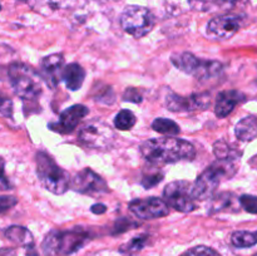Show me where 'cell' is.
I'll use <instances>...</instances> for the list:
<instances>
[{
  "mask_svg": "<svg viewBox=\"0 0 257 256\" xmlns=\"http://www.w3.org/2000/svg\"><path fill=\"white\" fill-rule=\"evenodd\" d=\"M140 151L143 158L153 166L193 161L196 157V150L192 143L173 137L152 138L145 141L141 145Z\"/></svg>",
  "mask_w": 257,
  "mask_h": 256,
  "instance_id": "obj_1",
  "label": "cell"
},
{
  "mask_svg": "<svg viewBox=\"0 0 257 256\" xmlns=\"http://www.w3.org/2000/svg\"><path fill=\"white\" fill-rule=\"evenodd\" d=\"M237 160H217L208 166L197 177L192 186L195 200H208L215 195L223 178L230 180L237 172Z\"/></svg>",
  "mask_w": 257,
  "mask_h": 256,
  "instance_id": "obj_2",
  "label": "cell"
},
{
  "mask_svg": "<svg viewBox=\"0 0 257 256\" xmlns=\"http://www.w3.org/2000/svg\"><path fill=\"white\" fill-rule=\"evenodd\" d=\"M8 79L15 94L23 100H37L42 94L43 79L30 65L13 62L7 70Z\"/></svg>",
  "mask_w": 257,
  "mask_h": 256,
  "instance_id": "obj_3",
  "label": "cell"
},
{
  "mask_svg": "<svg viewBox=\"0 0 257 256\" xmlns=\"http://www.w3.org/2000/svg\"><path fill=\"white\" fill-rule=\"evenodd\" d=\"M89 240V233L82 228L73 230H52L42 242L45 256H69L77 252Z\"/></svg>",
  "mask_w": 257,
  "mask_h": 256,
  "instance_id": "obj_4",
  "label": "cell"
},
{
  "mask_svg": "<svg viewBox=\"0 0 257 256\" xmlns=\"http://www.w3.org/2000/svg\"><path fill=\"white\" fill-rule=\"evenodd\" d=\"M35 163L39 182L45 190L54 195H63L69 188V175L55 163L52 156L40 151L35 155Z\"/></svg>",
  "mask_w": 257,
  "mask_h": 256,
  "instance_id": "obj_5",
  "label": "cell"
},
{
  "mask_svg": "<svg viewBox=\"0 0 257 256\" xmlns=\"http://www.w3.org/2000/svg\"><path fill=\"white\" fill-rule=\"evenodd\" d=\"M171 62L181 72L200 80L217 77L223 70V65L217 60L201 59L190 52L173 53L171 55Z\"/></svg>",
  "mask_w": 257,
  "mask_h": 256,
  "instance_id": "obj_6",
  "label": "cell"
},
{
  "mask_svg": "<svg viewBox=\"0 0 257 256\" xmlns=\"http://www.w3.org/2000/svg\"><path fill=\"white\" fill-rule=\"evenodd\" d=\"M122 29L133 38H143L152 32L155 27V17L145 7L130 5L125 7L119 18Z\"/></svg>",
  "mask_w": 257,
  "mask_h": 256,
  "instance_id": "obj_7",
  "label": "cell"
},
{
  "mask_svg": "<svg viewBox=\"0 0 257 256\" xmlns=\"http://www.w3.org/2000/svg\"><path fill=\"white\" fill-rule=\"evenodd\" d=\"M114 131L100 119L89 120L78 133V142L92 150H108L114 145Z\"/></svg>",
  "mask_w": 257,
  "mask_h": 256,
  "instance_id": "obj_8",
  "label": "cell"
},
{
  "mask_svg": "<svg viewBox=\"0 0 257 256\" xmlns=\"http://www.w3.org/2000/svg\"><path fill=\"white\" fill-rule=\"evenodd\" d=\"M193 183L188 181H173L163 190V198L168 207L180 212H191L196 208V200L192 196Z\"/></svg>",
  "mask_w": 257,
  "mask_h": 256,
  "instance_id": "obj_9",
  "label": "cell"
},
{
  "mask_svg": "<svg viewBox=\"0 0 257 256\" xmlns=\"http://www.w3.org/2000/svg\"><path fill=\"white\" fill-rule=\"evenodd\" d=\"M166 107L171 112H193L206 109L211 104L210 93H195L188 97L168 92L166 95Z\"/></svg>",
  "mask_w": 257,
  "mask_h": 256,
  "instance_id": "obj_10",
  "label": "cell"
},
{
  "mask_svg": "<svg viewBox=\"0 0 257 256\" xmlns=\"http://www.w3.org/2000/svg\"><path fill=\"white\" fill-rule=\"evenodd\" d=\"M69 186L83 195H102L109 191L107 182L90 168H83L70 180Z\"/></svg>",
  "mask_w": 257,
  "mask_h": 256,
  "instance_id": "obj_11",
  "label": "cell"
},
{
  "mask_svg": "<svg viewBox=\"0 0 257 256\" xmlns=\"http://www.w3.org/2000/svg\"><path fill=\"white\" fill-rule=\"evenodd\" d=\"M131 212L141 220H155L165 217L170 213V207L163 200L158 197L136 198L128 205Z\"/></svg>",
  "mask_w": 257,
  "mask_h": 256,
  "instance_id": "obj_12",
  "label": "cell"
},
{
  "mask_svg": "<svg viewBox=\"0 0 257 256\" xmlns=\"http://www.w3.org/2000/svg\"><path fill=\"white\" fill-rule=\"evenodd\" d=\"M88 113H89V109L85 105L74 104L63 110L59 115V119L57 122H50L48 124V128L54 131V132L60 133V135L72 133Z\"/></svg>",
  "mask_w": 257,
  "mask_h": 256,
  "instance_id": "obj_13",
  "label": "cell"
},
{
  "mask_svg": "<svg viewBox=\"0 0 257 256\" xmlns=\"http://www.w3.org/2000/svg\"><path fill=\"white\" fill-rule=\"evenodd\" d=\"M241 28V18L238 15H218L208 22L207 33L218 39H230Z\"/></svg>",
  "mask_w": 257,
  "mask_h": 256,
  "instance_id": "obj_14",
  "label": "cell"
},
{
  "mask_svg": "<svg viewBox=\"0 0 257 256\" xmlns=\"http://www.w3.org/2000/svg\"><path fill=\"white\" fill-rule=\"evenodd\" d=\"M65 67L63 54H50L44 57L40 63V77L49 87H55L62 80L63 69Z\"/></svg>",
  "mask_w": 257,
  "mask_h": 256,
  "instance_id": "obj_15",
  "label": "cell"
},
{
  "mask_svg": "<svg viewBox=\"0 0 257 256\" xmlns=\"http://www.w3.org/2000/svg\"><path fill=\"white\" fill-rule=\"evenodd\" d=\"M246 99L245 94L238 90L231 89V90H223V92L218 93L217 98H216L215 104V113L218 118H225L228 114L232 113L236 105L242 103Z\"/></svg>",
  "mask_w": 257,
  "mask_h": 256,
  "instance_id": "obj_16",
  "label": "cell"
},
{
  "mask_svg": "<svg viewBox=\"0 0 257 256\" xmlns=\"http://www.w3.org/2000/svg\"><path fill=\"white\" fill-rule=\"evenodd\" d=\"M85 79V70L78 63H70L65 65L63 69L62 80H64L65 85L70 90H78L82 88L83 82Z\"/></svg>",
  "mask_w": 257,
  "mask_h": 256,
  "instance_id": "obj_17",
  "label": "cell"
},
{
  "mask_svg": "<svg viewBox=\"0 0 257 256\" xmlns=\"http://www.w3.org/2000/svg\"><path fill=\"white\" fill-rule=\"evenodd\" d=\"M236 137L243 142H251L257 138V117L247 115L238 120L235 127Z\"/></svg>",
  "mask_w": 257,
  "mask_h": 256,
  "instance_id": "obj_18",
  "label": "cell"
},
{
  "mask_svg": "<svg viewBox=\"0 0 257 256\" xmlns=\"http://www.w3.org/2000/svg\"><path fill=\"white\" fill-rule=\"evenodd\" d=\"M34 12L48 17L69 7V0H28Z\"/></svg>",
  "mask_w": 257,
  "mask_h": 256,
  "instance_id": "obj_19",
  "label": "cell"
},
{
  "mask_svg": "<svg viewBox=\"0 0 257 256\" xmlns=\"http://www.w3.org/2000/svg\"><path fill=\"white\" fill-rule=\"evenodd\" d=\"M236 197L233 193L231 192H222L218 195L213 196L211 200L210 207H208V213L213 215V213H220L223 211H231V208L235 207Z\"/></svg>",
  "mask_w": 257,
  "mask_h": 256,
  "instance_id": "obj_20",
  "label": "cell"
},
{
  "mask_svg": "<svg viewBox=\"0 0 257 256\" xmlns=\"http://www.w3.org/2000/svg\"><path fill=\"white\" fill-rule=\"evenodd\" d=\"M5 236L10 241H13V242L25 246V247H28L30 245H34L32 232L28 228L23 227V226H10L5 231Z\"/></svg>",
  "mask_w": 257,
  "mask_h": 256,
  "instance_id": "obj_21",
  "label": "cell"
},
{
  "mask_svg": "<svg viewBox=\"0 0 257 256\" xmlns=\"http://www.w3.org/2000/svg\"><path fill=\"white\" fill-rule=\"evenodd\" d=\"M152 128L156 132L166 136H177L181 132L180 125L168 118H156L152 123Z\"/></svg>",
  "mask_w": 257,
  "mask_h": 256,
  "instance_id": "obj_22",
  "label": "cell"
},
{
  "mask_svg": "<svg viewBox=\"0 0 257 256\" xmlns=\"http://www.w3.org/2000/svg\"><path fill=\"white\" fill-rule=\"evenodd\" d=\"M213 153L217 160H237L240 158L241 153L237 152L232 146L228 145L225 141H217L213 145Z\"/></svg>",
  "mask_w": 257,
  "mask_h": 256,
  "instance_id": "obj_23",
  "label": "cell"
},
{
  "mask_svg": "<svg viewBox=\"0 0 257 256\" xmlns=\"http://www.w3.org/2000/svg\"><path fill=\"white\" fill-rule=\"evenodd\" d=\"M231 242L235 247L238 248H246L252 247L257 243V237L255 232H250V231H236L231 236Z\"/></svg>",
  "mask_w": 257,
  "mask_h": 256,
  "instance_id": "obj_24",
  "label": "cell"
},
{
  "mask_svg": "<svg viewBox=\"0 0 257 256\" xmlns=\"http://www.w3.org/2000/svg\"><path fill=\"white\" fill-rule=\"evenodd\" d=\"M148 238H150V236L148 235L136 236V237H133L132 240L128 241L127 243L120 246L119 251L127 256L136 255V253H138L141 250H143V248L146 247V245L148 243Z\"/></svg>",
  "mask_w": 257,
  "mask_h": 256,
  "instance_id": "obj_25",
  "label": "cell"
},
{
  "mask_svg": "<svg viewBox=\"0 0 257 256\" xmlns=\"http://www.w3.org/2000/svg\"><path fill=\"white\" fill-rule=\"evenodd\" d=\"M231 0H188L191 8L197 12H212L228 5Z\"/></svg>",
  "mask_w": 257,
  "mask_h": 256,
  "instance_id": "obj_26",
  "label": "cell"
},
{
  "mask_svg": "<svg viewBox=\"0 0 257 256\" xmlns=\"http://www.w3.org/2000/svg\"><path fill=\"white\" fill-rule=\"evenodd\" d=\"M136 123H137V118H136L135 113L130 109H122L120 112H118L114 118L115 128L120 131L132 130Z\"/></svg>",
  "mask_w": 257,
  "mask_h": 256,
  "instance_id": "obj_27",
  "label": "cell"
},
{
  "mask_svg": "<svg viewBox=\"0 0 257 256\" xmlns=\"http://www.w3.org/2000/svg\"><path fill=\"white\" fill-rule=\"evenodd\" d=\"M163 180V173L160 172L158 170L153 171H145L142 176V180H141V183L142 186H145L146 188H152L155 186H157L161 181Z\"/></svg>",
  "mask_w": 257,
  "mask_h": 256,
  "instance_id": "obj_28",
  "label": "cell"
},
{
  "mask_svg": "<svg viewBox=\"0 0 257 256\" xmlns=\"http://www.w3.org/2000/svg\"><path fill=\"white\" fill-rule=\"evenodd\" d=\"M94 99L103 104H112L114 102V93L109 85H103L102 88H94Z\"/></svg>",
  "mask_w": 257,
  "mask_h": 256,
  "instance_id": "obj_29",
  "label": "cell"
},
{
  "mask_svg": "<svg viewBox=\"0 0 257 256\" xmlns=\"http://www.w3.org/2000/svg\"><path fill=\"white\" fill-rule=\"evenodd\" d=\"M181 256H221L213 248L208 247V246H195V247L190 248L186 252H183Z\"/></svg>",
  "mask_w": 257,
  "mask_h": 256,
  "instance_id": "obj_30",
  "label": "cell"
},
{
  "mask_svg": "<svg viewBox=\"0 0 257 256\" xmlns=\"http://www.w3.org/2000/svg\"><path fill=\"white\" fill-rule=\"evenodd\" d=\"M238 203L248 213H257V197L252 195H242L238 198Z\"/></svg>",
  "mask_w": 257,
  "mask_h": 256,
  "instance_id": "obj_31",
  "label": "cell"
},
{
  "mask_svg": "<svg viewBox=\"0 0 257 256\" xmlns=\"http://www.w3.org/2000/svg\"><path fill=\"white\" fill-rule=\"evenodd\" d=\"M122 98L124 102L136 103V104H138V103H142V100H143L142 93H141L137 88H133V87L127 88V89L124 90V93H123Z\"/></svg>",
  "mask_w": 257,
  "mask_h": 256,
  "instance_id": "obj_32",
  "label": "cell"
},
{
  "mask_svg": "<svg viewBox=\"0 0 257 256\" xmlns=\"http://www.w3.org/2000/svg\"><path fill=\"white\" fill-rule=\"evenodd\" d=\"M0 113L8 118H12L13 115V102L2 93H0Z\"/></svg>",
  "mask_w": 257,
  "mask_h": 256,
  "instance_id": "obj_33",
  "label": "cell"
},
{
  "mask_svg": "<svg viewBox=\"0 0 257 256\" xmlns=\"http://www.w3.org/2000/svg\"><path fill=\"white\" fill-rule=\"evenodd\" d=\"M13 185L5 175V161L0 157V191L12 190Z\"/></svg>",
  "mask_w": 257,
  "mask_h": 256,
  "instance_id": "obj_34",
  "label": "cell"
},
{
  "mask_svg": "<svg viewBox=\"0 0 257 256\" xmlns=\"http://www.w3.org/2000/svg\"><path fill=\"white\" fill-rule=\"evenodd\" d=\"M18 203V198L14 196H0V213L7 212Z\"/></svg>",
  "mask_w": 257,
  "mask_h": 256,
  "instance_id": "obj_35",
  "label": "cell"
},
{
  "mask_svg": "<svg viewBox=\"0 0 257 256\" xmlns=\"http://www.w3.org/2000/svg\"><path fill=\"white\" fill-rule=\"evenodd\" d=\"M132 226H137V223L132 222L131 220H128V218H119V220L115 222L114 225V231H113V233H122L124 232V231L130 230Z\"/></svg>",
  "mask_w": 257,
  "mask_h": 256,
  "instance_id": "obj_36",
  "label": "cell"
},
{
  "mask_svg": "<svg viewBox=\"0 0 257 256\" xmlns=\"http://www.w3.org/2000/svg\"><path fill=\"white\" fill-rule=\"evenodd\" d=\"M90 211L95 213V215H103V213L107 212V206L104 203H95V205L90 207Z\"/></svg>",
  "mask_w": 257,
  "mask_h": 256,
  "instance_id": "obj_37",
  "label": "cell"
},
{
  "mask_svg": "<svg viewBox=\"0 0 257 256\" xmlns=\"http://www.w3.org/2000/svg\"><path fill=\"white\" fill-rule=\"evenodd\" d=\"M25 256H38L37 251H35L34 245H30L27 247V255Z\"/></svg>",
  "mask_w": 257,
  "mask_h": 256,
  "instance_id": "obj_38",
  "label": "cell"
},
{
  "mask_svg": "<svg viewBox=\"0 0 257 256\" xmlns=\"http://www.w3.org/2000/svg\"><path fill=\"white\" fill-rule=\"evenodd\" d=\"M20 2H28V0H20Z\"/></svg>",
  "mask_w": 257,
  "mask_h": 256,
  "instance_id": "obj_39",
  "label": "cell"
},
{
  "mask_svg": "<svg viewBox=\"0 0 257 256\" xmlns=\"http://www.w3.org/2000/svg\"><path fill=\"white\" fill-rule=\"evenodd\" d=\"M255 235H256V237H257V231H256V232H255Z\"/></svg>",
  "mask_w": 257,
  "mask_h": 256,
  "instance_id": "obj_40",
  "label": "cell"
},
{
  "mask_svg": "<svg viewBox=\"0 0 257 256\" xmlns=\"http://www.w3.org/2000/svg\"><path fill=\"white\" fill-rule=\"evenodd\" d=\"M0 10H2V5H0Z\"/></svg>",
  "mask_w": 257,
  "mask_h": 256,
  "instance_id": "obj_41",
  "label": "cell"
},
{
  "mask_svg": "<svg viewBox=\"0 0 257 256\" xmlns=\"http://www.w3.org/2000/svg\"><path fill=\"white\" fill-rule=\"evenodd\" d=\"M256 256H257V255H256Z\"/></svg>",
  "mask_w": 257,
  "mask_h": 256,
  "instance_id": "obj_42",
  "label": "cell"
}]
</instances>
